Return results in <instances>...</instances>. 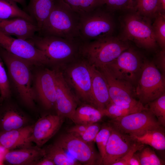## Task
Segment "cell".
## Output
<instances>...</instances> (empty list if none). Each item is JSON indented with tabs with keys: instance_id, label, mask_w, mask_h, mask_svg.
Wrapping results in <instances>:
<instances>
[{
	"instance_id": "cell-1",
	"label": "cell",
	"mask_w": 165,
	"mask_h": 165,
	"mask_svg": "<svg viewBox=\"0 0 165 165\" xmlns=\"http://www.w3.org/2000/svg\"><path fill=\"white\" fill-rule=\"evenodd\" d=\"M0 56L6 65L10 86L13 87L21 101L27 107L33 108L37 99L29 61L0 47Z\"/></svg>"
},
{
	"instance_id": "cell-2",
	"label": "cell",
	"mask_w": 165,
	"mask_h": 165,
	"mask_svg": "<svg viewBox=\"0 0 165 165\" xmlns=\"http://www.w3.org/2000/svg\"><path fill=\"white\" fill-rule=\"evenodd\" d=\"M80 14L62 0H55L52 10L38 33L82 42L79 37Z\"/></svg>"
},
{
	"instance_id": "cell-3",
	"label": "cell",
	"mask_w": 165,
	"mask_h": 165,
	"mask_svg": "<svg viewBox=\"0 0 165 165\" xmlns=\"http://www.w3.org/2000/svg\"><path fill=\"white\" fill-rule=\"evenodd\" d=\"M130 47L129 41L113 35L82 43L79 57L97 68L105 66Z\"/></svg>"
},
{
	"instance_id": "cell-4",
	"label": "cell",
	"mask_w": 165,
	"mask_h": 165,
	"mask_svg": "<svg viewBox=\"0 0 165 165\" xmlns=\"http://www.w3.org/2000/svg\"><path fill=\"white\" fill-rule=\"evenodd\" d=\"M121 18V33L120 38L133 42L140 48L147 50L155 49L157 46L150 19L134 10Z\"/></svg>"
},
{
	"instance_id": "cell-5",
	"label": "cell",
	"mask_w": 165,
	"mask_h": 165,
	"mask_svg": "<svg viewBox=\"0 0 165 165\" xmlns=\"http://www.w3.org/2000/svg\"><path fill=\"white\" fill-rule=\"evenodd\" d=\"M102 6L79 14V37L82 43L113 35L115 28L113 19L111 12L106 8L102 9Z\"/></svg>"
},
{
	"instance_id": "cell-6",
	"label": "cell",
	"mask_w": 165,
	"mask_h": 165,
	"mask_svg": "<svg viewBox=\"0 0 165 165\" xmlns=\"http://www.w3.org/2000/svg\"><path fill=\"white\" fill-rule=\"evenodd\" d=\"M28 40L44 52L50 64L66 63L79 57V49L82 43L80 41L38 34Z\"/></svg>"
},
{
	"instance_id": "cell-7",
	"label": "cell",
	"mask_w": 165,
	"mask_h": 165,
	"mask_svg": "<svg viewBox=\"0 0 165 165\" xmlns=\"http://www.w3.org/2000/svg\"><path fill=\"white\" fill-rule=\"evenodd\" d=\"M135 88L136 96L144 105L165 93V78L154 63L144 60L143 69Z\"/></svg>"
},
{
	"instance_id": "cell-8",
	"label": "cell",
	"mask_w": 165,
	"mask_h": 165,
	"mask_svg": "<svg viewBox=\"0 0 165 165\" xmlns=\"http://www.w3.org/2000/svg\"><path fill=\"white\" fill-rule=\"evenodd\" d=\"M144 64V60L139 53L130 47L105 66L114 77L134 86L140 77Z\"/></svg>"
},
{
	"instance_id": "cell-9",
	"label": "cell",
	"mask_w": 165,
	"mask_h": 165,
	"mask_svg": "<svg viewBox=\"0 0 165 165\" xmlns=\"http://www.w3.org/2000/svg\"><path fill=\"white\" fill-rule=\"evenodd\" d=\"M114 128L130 135L141 136L148 131L163 127L148 109L112 119L108 123Z\"/></svg>"
},
{
	"instance_id": "cell-10",
	"label": "cell",
	"mask_w": 165,
	"mask_h": 165,
	"mask_svg": "<svg viewBox=\"0 0 165 165\" xmlns=\"http://www.w3.org/2000/svg\"><path fill=\"white\" fill-rule=\"evenodd\" d=\"M77 59L67 67L64 73L62 72L72 91L78 98L92 105L90 65L82 58Z\"/></svg>"
},
{
	"instance_id": "cell-11",
	"label": "cell",
	"mask_w": 165,
	"mask_h": 165,
	"mask_svg": "<svg viewBox=\"0 0 165 165\" xmlns=\"http://www.w3.org/2000/svg\"><path fill=\"white\" fill-rule=\"evenodd\" d=\"M54 144L68 152L81 164L102 165L101 156L95 149L93 143L87 142L67 133L60 135Z\"/></svg>"
},
{
	"instance_id": "cell-12",
	"label": "cell",
	"mask_w": 165,
	"mask_h": 165,
	"mask_svg": "<svg viewBox=\"0 0 165 165\" xmlns=\"http://www.w3.org/2000/svg\"><path fill=\"white\" fill-rule=\"evenodd\" d=\"M0 47L33 65L50 64L45 53L28 40L14 38L0 31Z\"/></svg>"
},
{
	"instance_id": "cell-13",
	"label": "cell",
	"mask_w": 165,
	"mask_h": 165,
	"mask_svg": "<svg viewBox=\"0 0 165 165\" xmlns=\"http://www.w3.org/2000/svg\"><path fill=\"white\" fill-rule=\"evenodd\" d=\"M53 70L56 91L55 106L57 115L71 120L77 108L76 100L62 72L58 68Z\"/></svg>"
},
{
	"instance_id": "cell-14",
	"label": "cell",
	"mask_w": 165,
	"mask_h": 165,
	"mask_svg": "<svg viewBox=\"0 0 165 165\" xmlns=\"http://www.w3.org/2000/svg\"><path fill=\"white\" fill-rule=\"evenodd\" d=\"M98 69L106 81L110 102L123 105L136 103L140 101L135 98V87L134 86L128 82L114 77L105 66Z\"/></svg>"
},
{
	"instance_id": "cell-15",
	"label": "cell",
	"mask_w": 165,
	"mask_h": 165,
	"mask_svg": "<svg viewBox=\"0 0 165 165\" xmlns=\"http://www.w3.org/2000/svg\"><path fill=\"white\" fill-rule=\"evenodd\" d=\"M137 142L130 135L112 127L102 165H112L123 157Z\"/></svg>"
},
{
	"instance_id": "cell-16",
	"label": "cell",
	"mask_w": 165,
	"mask_h": 165,
	"mask_svg": "<svg viewBox=\"0 0 165 165\" xmlns=\"http://www.w3.org/2000/svg\"><path fill=\"white\" fill-rule=\"evenodd\" d=\"M36 99L46 109L55 105L56 91L53 69L46 68L38 72L33 79Z\"/></svg>"
},
{
	"instance_id": "cell-17",
	"label": "cell",
	"mask_w": 165,
	"mask_h": 165,
	"mask_svg": "<svg viewBox=\"0 0 165 165\" xmlns=\"http://www.w3.org/2000/svg\"><path fill=\"white\" fill-rule=\"evenodd\" d=\"M63 117L49 115L40 118L33 125L30 140L40 147L59 130L63 123Z\"/></svg>"
},
{
	"instance_id": "cell-18",
	"label": "cell",
	"mask_w": 165,
	"mask_h": 165,
	"mask_svg": "<svg viewBox=\"0 0 165 165\" xmlns=\"http://www.w3.org/2000/svg\"><path fill=\"white\" fill-rule=\"evenodd\" d=\"M91 75L92 105L102 111L110 102L107 83L99 69L90 65Z\"/></svg>"
},
{
	"instance_id": "cell-19",
	"label": "cell",
	"mask_w": 165,
	"mask_h": 165,
	"mask_svg": "<svg viewBox=\"0 0 165 165\" xmlns=\"http://www.w3.org/2000/svg\"><path fill=\"white\" fill-rule=\"evenodd\" d=\"M0 31L17 38L28 40L39 31L37 25L20 18L0 19Z\"/></svg>"
},
{
	"instance_id": "cell-20",
	"label": "cell",
	"mask_w": 165,
	"mask_h": 165,
	"mask_svg": "<svg viewBox=\"0 0 165 165\" xmlns=\"http://www.w3.org/2000/svg\"><path fill=\"white\" fill-rule=\"evenodd\" d=\"M0 131H8L27 126L28 119L17 107L7 101L0 104Z\"/></svg>"
},
{
	"instance_id": "cell-21",
	"label": "cell",
	"mask_w": 165,
	"mask_h": 165,
	"mask_svg": "<svg viewBox=\"0 0 165 165\" xmlns=\"http://www.w3.org/2000/svg\"><path fill=\"white\" fill-rule=\"evenodd\" d=\"M33 125L8 131H0V146L8 150L31 146Z\"/></svg>"
},
{
	"instance_id": "cell-22",
	"label": "cell",
	"mask_w": 165,
	"mask_h": 165,
	"mask_svg": "<svg viewBox=\"0 0 165 165\" xmlns=\"http://www.w3.org/2000/svg\"><path fill=\"white\" fill-rule=\"evenodd\" d=\"M45 155L43 148L31 146L8 150L5 155L4 161L9 165H35Z\"/></svg>"
},
{
	"instance_id": "cell-23",
	"label": "cell",
	"mask_w": 165,
	"mask_h": 165,
	"mask_svg": "<svg viewBox=\"0 0 165 165\" xmlns=\"http://www.w3.org/2000/svg\"><path fill=\"white\" fill-rule=\"evenodd\" d=\"M55 0H29L26 12L35 20L39 31L53 6Z\"/></svg>"
},
{
	"instance_id": "cell-24",
	"label": "cell",
	"mask_w": 165,
	"mask_h": 165,
	"mask_svg": "<svg viewBox=\"0 0 165 165\" xmlns=\"http://www.w3.org/2000/svg\"><path fill=\"white\" fill-rule=\"evenodd\" d=\"M104 116L102 111L85 104L77 108L71 120L75 124H90L98 123Z\"/></svg>"
},
{
	"instance_id": "cell-25",
	"label": "cell",
	"mask_w": 165,
	"mask_h": 165,
	"mask_svg": "<svg viewBox=\"0 0 165 165\" xmlns=\"http://www.w3.org/2000/svg\"><path fill=\"white\" fill-rule=\"evenodd\" d=\"M148 109L140 101L136 103L123 105L110 102L102 111L104 116L112 119L124 116Z\"/></svg>"
},
{
	"instance_id": "cell-26",
	"label": "cell",
	"mask_w": 165,
	"mask_h": 165,
	"mask_svg": "<svg viewBox=\"0 0 165 165\" xmlns=\"http://www.w3.org/2000/svg\"><path fill=\"white\" fill-rule=\"evenodd\" d=\"M163 127L148 131L140 136L130 135L137 142L158 150L165 149V134Z\"/></svg>"
},
{
	"instance_id": "cell-27",
	"label": "cell",
	"mask_w": 165,
	"mask_h": 165,
	"mask_svg": "<svg viewBox=\"0 0 165 165\" xmlns=\"http://www.w3.org/2000/svg\"><path fill=\"white\" fill-rule=\"evenodd\" d=\"M16 3L10 0H0V19L20 18L36 25L34 20L25 11L19 7Z\"/></svg>"
},
{
	"instance_id": "cell-28",
	"label": "cell",
	"mask_w": 165,
	"mask_h": 165,
	"mask_svg": "<svg viewBox=\"0 0 165 165\" xmlns=\"http://www.w3.org/2000/svg\"><path fill=\"white\" fill-rule=\"evenodd\" d=\"M45 156L51 159L55 165H81L76 160L70 157L61 147L53 144L43 148Z\"/></svg>"
},
{
	"instance_id": "cell-29",
	"label": "cell",
	"mask_w": 165,
	"mask_h": 165,
	"mask_svg": "<svg viewBox=\"0 0 165 165\" xmlns=\"http://www.w3.org/2000/svg\"><path fill=\"white\" fill-rule=\"evenodd\" d=\"M74 11L79 14L89 12L105 4V0H62Z\"/></svg>"
},
{
	"instance_id": "cell-30",
	"label": "cell",
	"mask_w": 165,
	"mask_h": 165,
	"mask_svg": "<svg viewBox=\"0 0 165 165\" xmlns=\"http://www.w3.org/2000/svg\"><path fill=\"white\" fill-rule=\"evenodd\" d=\"M158 0H133V10L150 19L158 14Z\"/></svg>"
},
{
	"instance_id": "cell-31",
	"label": "cell",
	"mask_w": 165,
	"mask_h": 165,
	"mask_svg": "<svg viewBox=\"0 0 165 165\" xmlns=\"http://www.w3.org/2000/svg\"><path fill=\"white\" fill-rule=\"evenodd\" d=\"M146 106L156 118L160 124L165 126V93L148 103Z\"/></svg>"
},
{
	"instance_id": "cell-32",
	"label": "cell",
	"mask_w": 165,
	"mask_h": 165,
	"mask_svg": "<svg viewBox=\"0 0 165 165\" xmlns=\"http://www.w3.org/2000/svg\"><path fill=\"white\" fill-rule=\"evenodd\" d=\"M152 25L156 42L162 50H165V14H158Z\"/></svg>"
},
{
	"instance_id": "cell-33",
	"label": "cell",
	"mask_w": 165,
	"mask_h": 165,
	"mask_svg": "<svg viewBox=\"0 0 165 165\" xmlns=\"http://www.w3.org/2000/svg\"><path fill=\"white\" fill-rule=\"evenodd\" d=\"M141 165H163L164 161L160 158L154 151L145 145L138 151Z\"/></svg>"
},
{
	"instance_id": "cell-34",
	"label": "cell",
	"mask_w": 165,
	"mask_h": 165,
	"mask_svg": "<svg viewBox=\"0 0 165 165\" xmlns=\"http://www.w3.org/2000/svg\"><path fill=\"white\" fill-rule=\"evenodd\" d=\"M112 130V127L108 123L105 124L101 127L95 139L94 142L96 143L98 147L102 162L105 155L106 147Z\"/></svg>"
},
{
	"instance_id": "cell-35",
	"label": "cell",
	"mask_w": 165,
	"mask_h": 165,
	"mask_svg": "<svg viewBox=\"0 0 165 165\" xmlns=\"http://www.w3.org/2000/svg\"><path fill=\"white\" fill-rule=\"evenodd\" d=\"M0 56V104L8 100L11 95V88L7 74Z\"/></svg>"
},
{
	"instance_id": "cell-36",
	"label": "cell",
	"mask_w": 165,
	"mask_h": 165,
	"mask_svg": "<svg viewBox=\"0 0 165 165\" xmlns=\"http://www.w3.org/2000/svg\"><path fill=\"white\" fill-rule=\"evenodd\" d=\"M106 9L111 13L117 10H133V0H105Z\"/></svg>"
},
{
	"instance_id": "cell-37",
	"label": "cell",
	"mask_w": 165,
	"mask_h": 165,
	"mask_svg": "<svg viewBox=\"0 0 165 165\" xmlns=\"http://www.w3.org/2000/svg\"><path fill=\"white\" fill-rule=\"evenodd\" d=\"M101 127L97 123L90 124L84 132L78 137L87 142L93 143Z\"/></svg>"
},
{
	"instance_id": "cell-38",
	"label": "cell",
	"mask_w": 165,
	"mask_h": 165,
	"mask_svg": "<svg viewBox=\"0 0 165 165\" xmlns=\"http://www.w3.org/2000/svg\"><path fill=\"white\" fill-rule=\"evenodd\" d=\"M144 145L137 142L123 157L112 165H128V161L134 153L141 149Z\"/></svg>"
},
{
	"instance_id": "cell-39",
	"label": "cell",
	"mask_w": 165,
	"mask_h": 165,
	"mask_svg": "<svg viewBox=\"0 0 165 165\" xmlns=\"http://www.w3.org/2000/svg\"><path fill=\"white\" fill-rule=\"evenodd\" d=\"M154 63L161 72L165 75V50H162L158 53Z\"/></svg>"
},
{
	"instance_id": "cell-40",
	"label": "cell",
	"mask_w": 165,
	"mask_h": 165,
	"mask_svg": "<svg viewBox=\"0 0 165 165\" xmlns=\"http://www.w3.org/2000/svg\"><path fill=\"white\" fill-rule=\"evenodd\" d=\"M89 125L76 124L69 128L67 133L79 137L84 132Z\"/></svg>"
},
{
	"instance_id": "cell-41",
	"label": "cell",
	"mask_w": 165,
	"mask_h": 165,
	"mask_svg": "<svg viewBox=\"0 0 165 165\" xmlns=\"http://www.w3.org/2000/svg\"><path fill=\"white\" fill-rule=\"evenodd\" d=\"M128 165H141L138 151L134 153L130 159Z\"/></svg>"
},
{
	"instance_id": "cell-42",
	"label": "cell",
	"mask_w": 165,
	"mask_h": 165,
	"mask_svg": "<svg viewBox=\"0 0 165 165\" xmlns=\"http://www.w3.org/2000/svg\"><path fill=\"white\" fill-rule=\"evenodd\" d=\"M35 165H55L54 162L48 157L44 156L37 161Z\"/></svg>"
},
{
	"instance_id": "cell-43",
	"label": "cell",
	"mask_w": 165,
	"mask_h": 165,
	"mask_svg": "<svg viewBox=\"0 0 165 165\" xmlns=\"http://www.w3.org/2000/svg\"><path fill=\"white\" fill-rule=\"evenodd\" d=\"M157 12L158 14H165V0H158Z\"/></svg>"
},
{
	"instance_id": "cell-44",
	"label": "cell",
	"mask_w": 165,
	"mask_h": 165,
	"mask_svg": "<svg viewBox=\"0 0 165 165\" xmlns=\"http://www.w3.org/2000/svg\"><path fill=\"white\" fill-rule=\"evenodd\" d=\"M16 2L17 3H18L20 4L22 6L25 7V4L26 0H10Z\"/></svg>"
}]
</instances>
